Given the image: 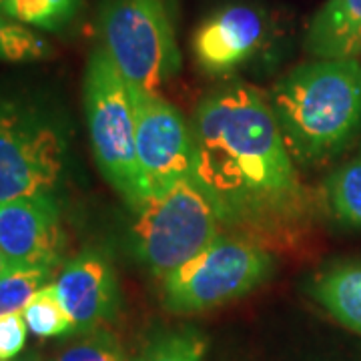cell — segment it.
I'll return each instance as SVG.
<instances>
[{
	"label": "cell",
	"mask_w": 361,
	"mask_h": 361,
	"mask_svg": "<svg viewBox=\"0 0 361 361\" xmlns=\"http://www.w3.org/2000/svg\"><path fill=\"white\" fill-rule=\"evenodd\" d=\"M195 179L223 225L253 233L291 229L307 213V195L269 101L233 82L201 101L193 125Z\"/></svg>",
	"instance_id": "obj_1"
},
{
	"label": "cell",
	"mask_w": 361,
	"mask_h": 361,
	"mask_svg": "<svg viewBox=\"0 0 361 361\" xmlns=\"http://www.w3.org/2000/svg\"><path fill=\"white\" fill-rule=\"evenodd\" d=\"M267 101L293 161H327L361 129V63L317 59L297 66Z\"/></svg>",
	"instance_id": "obj_2"
},
{
	"label": "cell",
	"mask_w": 361,
	"mask_h": 361,
	"mask_svg": "<svg viewBox=\"0 0 361 361\" xmlns=\"http://www.w3.org/2000/svg\"><path fill=\"white\" fill-rule=\"evenodd\" d=\"M85 113L94 161L103 177L137 211L142 193L135 147L133 89L101 44L90 52L85 71Z\"/></svg>",
	"instance_id": "obj_3"
},
{
	"label": "cell",
	"mask_w": 361,
	"mask_h": 361,
	"mask_svg": "<svg viewBox=\"0 0 361 361\" xmlns=\"http://www.w3.org/2000/svg\"><path fill=\"white\" fill-rule=\"evenodd\" d=\"M135 215V253L161 279L203 251L221 235L223 225L213 199L195 175L180 179L163 195L147 199Z\"/></svg>",
	"instance_id": "obj_4"
},
{
	"label": "cell",
	"mask_w": 361,
	"mask_h": 361,
	"mask_svg": "<svg viewBox=\"0 0 361 361\" xmlns=\"http://www.w3.org/2000/svg\"><path fill=\"white\" fill-rule=\"evenodd\" d=\"M101 47L137 89L159 92L179 73L180 52L165 0H103Z\"/></svg>",
	"instance_id": "obj_5"
},
{
	"label": "cell",
	"mask_w": 361,
	"mask_h": 361,
	"mask_svg": "<svg viewBox=\"0 0 361 361\" xmlns=\"http://www.w3.org/2000/svg\"><path fill=\"white\" fill-rule=\"evenodd\" d=\"M271 269L273 259L259 243L221 233L163 279V303L180 315L213 310L253 291Z\"/></svg>",
	"instance_id": "obj_6"
},
{
	"label": "cell",
	"mask_w": 361,
	"mask_h": 361,
	"mask_svg": "<svg viewBox=\"0 0 361 361\" xmlns=\"http://www.w3.org/2000/svg\"><path fill=\"white\" fill-rule=\"evenodd\" d=\"M66 139L39 106L0 99V203L52 195L63 179Z\"/></svg>",
	"instance_id": "obj_7"
},
{
	"label": "cell",
	"mask_w": 361,
	"mask_h": 361,
	"mask_svg": "<svg viewBox=\"0 0 361 361\" xmlns=\"http://www.w3.org/2000/svg\"><path fill=\"white\" fill-rule=\"evenodd\" d=\"M135 147L142 203L195 173L193 129L159 92L133 87ZM141 203V205H142ZM139 211V209H137Z\"/></svg>",
	"instance_id": "obj_8"
},
{
	"label": "cell",
	"mask_w": 361,
	"mask_h": 361,
	"mask_svg": "<svg viewBox=\"0 0 361 361\" xmlns=\"http://www.w3.org/2000/svg\"><path fill=\"white\" fill-rule=\"evenodd\" d=\"M65 229L52 195L0 203V251L8 267H51L63 257Z\"/></svg>",
	"instance_id": "obj_9"
},
{
	"label": "cell",
	"mask_w": 361,
	"mask_h": 361,
	"mask_svg": "<svg viewBox=\"0 0 361 361\" xmlns=\"http://www.w3.org/2000/svg\"><path fill=\"white\" fill-rule=\"evenodd\" d=\"M54 287L75 323V334L104 327L118 313L116 273L99 249H87L71 259L54 279Z\"/></svg>",
	"instance_id": "obj_10"
},
{
	"label": "cell",
	"mask_w": 361,
	"mask_h": 361,
	"mask_svg": "<svg viewBox=\"0 0 361 361\" xmlns=\"http://www.w3.org/2000/svg\"><path fill=\"white\" fill-rule=\"evenodd\" d=\"M265 37V18L257 8L233 4L207 18L195 32L197 65L209 75H225L241 66Z\"/></svg>",
	"instance_id": "obj_11"
},
{
	"label": "cell",
	"mask_w": 361,
	"mask_h": 361,
	"mask_svg": "<svg viewBox=\"0 0 361 361\" xmlns=\"http://www.w3.org/2000/svg\"><path fill=\"white\" fill-rule=\"evenodd\" d=\"M305 49L315 59H357L361 54V0H327L307 28Z\"/></svg>",
	"instance_id": "obj_12"
},
{
	"label": "cell",
	"mask_w": 361,
	"mask_h": 361,
	"mask_svg": "<svg viewBox=\"0 0 361 361\" xmlns=\"http://www.w3.org/2000/svg\"><path fill=\"white\" fill-rule=\"evenodd\" d=\"M310 293L341 325L361 336V261L322 271L311 281Z\"/></svg>",
	"instance_id": "obj_13"
},
{
	"label": "cell",
	"mask_w": 361,
	"mask_h": 361,
	"mask_svg": "<svg viewBox=\"0 0 361 361\" xmlns=\"http://www.w3.org/2000/svg\"><path fill=\"white\" fill-rule=\"evenodd\" d=\"M85 0H0V14L32 30L61 32L80 13Z\"/></svg>",
	"instance_id": "obj_14"
},
{
	"label": "cell",
	"mask_w": 361,
	"mask_h": 361,
	"mask_svg": "<svg viewBox=\"0 0 361 361\" xmlns=\"http://www.w3.org/2000/svg\"><path fill=\"white\" fill-rule=\"evenodd\" d=\"M327 203L341 225L361 229V153L327 180Z\"/></svg>",
	"instance_id": "obj_15"
},
{
	"label": "cell",
	"mask_w": 361,
	"mask_h": 361,
	"mask_svg": "<svg viewBox=\"0 0 361 361\" xmlns=\"http://www.w3.org/2000/svg\"><path fill=\"white\" fill-rule=\"evenodd\" d=\"M23 319L28 331L40 339L75 334V323L59 299L54 281L44 285L39 293L28 301V305L23 311Z\"/></svg>",
	"instance_id": "obj_16"
},
{
	"label": "cell",
	"mask_w": 361,
	"mask_h": 361,
	"mask_svg": "<svg viewBox=\"0 0 361 361\" xmlns=\"http://www.w3.org/2000/svg\"><path fill=\"white\" fill-rule=\"evenodd\" d=\"M207 337L195 327L173 329L153 337L133 361H203Z\"/></svg>",
	"instance_id": "obj_17"
},
{
	"label": "cell",
	"mask_w": 361,
	"mask_h": 361,
	"mask_svg": "<svg viewBox=\"0 0 361 361\" xmlns=\"http://www.w3.org/2000/svg\"><path fill=\"white\" fill-rule=\"evenodd\" d=\"M52 44L40 32L18 25L0 14V61L2 63H39L51 59Z\"/></svg>",
	"instance_id": "obj_18"
},
{
	"label": "cell",
	"mask_w": 361,
	"mask_h": 361,
	"mask_svg": "<svg viewBox=\"0 0 361 361\" xmlns=\"http://www.w3.org/2000/svg\"><path fill=\"white\" fill-rule=\"evenodd\" d=\"M51 267H8L0 275V315L23 313L44 285L52 283Z\"/></svg>",
	"instance_id": "obj_19"
},
{
	"label": "cell",
	"mask_w": 361,
	"mask_h": 361,
	"mask_svg": "<svg viewBox=\"0 0 361 361\" xmlns=\"http://www.w3.org/2000/svg\"><path fill=\"white\" fill-rule=\"evenodd\" d=\"M73 336L49 361H129L118 337L106 327Z\"/></svg>",
	"instance_id": "obj_20"
},
{
	"label": "cell",
	"mask_w": 361,
	"mask_h": 361,
	"mask_svg": "<svg viewBox=\"0 0 361 361\" xmlns=\"http://www.w3.org/2000/svg\"><path fill=\"white\" fill-rule=\"evenodd\" d=\"M26 327L23 313L0 315V361H14L25 349Z\"/></svg>",
	"instance_id": "obj_21"
},
{
	"label": "cell",
	"mask_w": 361,
	"mask_h": 361,
	"mask_svg": "<svg viewBox=\"0 0 361 361\" xmlns=\"http://www.w3.org/2000/svg\"><path fill=\"white\" fill-rule=\"evenodd\" d=\"M14 361H49L44 360L40 353H37V351H26V353H23V355H18Z\"/></svg>",
	"instance_id": "obj_22"
},
{
	"label": "cell",
	"mask_w": 361,
	"mask_h": 361,
	"mask_svg": "<svg viewBox=\"0 0 361 361\" xmlns=\"http://www.w3.org/2000/svg\"><path fill=\"white\" fill-rule=\"evenodd\" d=\"M6 269H8V261H6V257H4V253L0 251V275H2Z\"/></svg>",
	"instance_id": "obj_23"
},
{
	"label": "cell",
	"mask_w": 361,
	"mask_h": 361,
	"mask_svg": "<svg viewBox=\"0 0 361 361\" xmlns=\"http://www.w3.org/2000/svg\"><path fill=\"white\" fill-rule=\"evenodd\" d=\"M165 4H167L169 13L175 16V13H177V0H165Z\"/></svg>",
	"instance_id": "obj_24"
}]
</instances>
